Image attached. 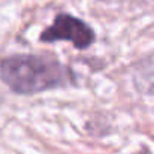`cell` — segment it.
Listing matches in <instances>:
<instances>
[{"label": "cell", "instance_id": "cell-1", "mask_svg": "<svg viewBox=\"0 0 154 154\" xmlns=\"http://www.w3.org/2000/svg\"><path fill=\"white\" fill-rule=\"evenodd\" d=\"M0 78L12 91L33 94L70 82L72 73L52 58L17 55L0 63Z\"/></svg>", "mask_w": 154, "mask_h": 154}, {"label": "cell", "instance_id": "cell-2", "mask_svg": "<svg viewBox=\"0 0 154 154\" xmlns=\"http://www.w3.org/2000/svg\"><path fill=\"white\" fill-rule=\"evenodd\" d=\"M41 39L45 42L70 41L76 48L82 50L94 41V33L84 21L67 14H60L55 17L51 27L41 35Z\"/></svg>", "mask_w": 154, "mask_h": 154}]
</instances>
